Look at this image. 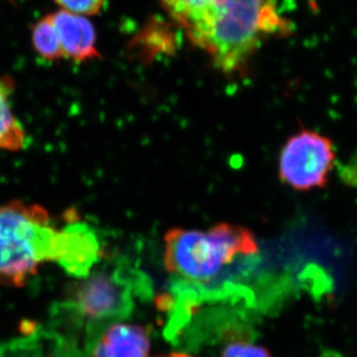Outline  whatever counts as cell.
Segmentation results:
<instances>
[{
  "label": "cell",
  "instance_id": "cell-1",
  "mask_svg": "<svg viewBox=\"0 0 357 357\" xmlns=\"http://www.w3.org/2000/svg\"><path fill=\"white\" fill-rule=\"evenodd\" d=\"M100 253V241L86 223L59 226L36 204L0 205V284L24 286L45 264L86 278Z\"/></svg>",
  "mask_w": 357,
  "mask_h": 357
},
{
  "label": "cell",
  "instance_id": "cell-2",
  "mask_svg": "<svg viewBox=\"0 0 357 357\" xmlns=\"http://www.w3.org/2000/svg\"><path fill=\"white\" fill-rule=\"evenodd\" d=\"M221 73H244L267 38L288 29L274 0H160Z\"/></svg>",
  "mask_w": 357,
  "mask_h": 357
},
{
  "label": "cell",
  "instance_id": "cell-3",
  "mask_svg": "<svg viewBox=\"0 0 357 357\" xmlns=\"http://www.w3.org/2000/svg\"><path fill=\"white\" fill-rule=\"evenodd\" d=\"M259 251L245 227L218 223L207 230L172 228L165 235L163 261L169 273L196 282H209L238 257Z\"/></svg>",
  "mask_w": 357,
  "mask_h": 357
},
{
  "label": "cell",
  "instance_id": "cell-4",
  "mask_svg": "<svg viewBox=\"0 0 357 357\" xmlns=\"http://www.w3.org/2000/svg\"><path fill=\"white\" fill-rule=\"evenodd\" d=\"M335 149L326 135L301 130L283 145L279 155V177L296 191H310L326 186L333 170Z\"/></svg>",
  "mask_w": 357,
  "mask_h": 357
},
{
  "label": "cell",
  "instance_id": "cell-5",
  "mask_svg": "<svg viewBox=\"0 0 357 357\" xmlns=\"http://www.w3.org/2000/svg\"><path fill=\"white\" fill-rule=\"evenodd\" d=\"M126 284L121 282L119 272L112 274H88L77 287L73 305L81 316L91 320H105L124 316L131 305Z\"/></svg>",
  "mask_w": 357,
  "mask_h": 357
},
{
  "label": "cell",
  "instance_id": "cell-6",
  "mask_svg": "<svg viewBox=\"0 0 357 357\" xmlns=\"http://www.w3.org/2000/svg\"><path fill=\"white\" fill-rule=\"evenodd\" d=\"M50 17L65 58L84 61L100 57L96 49V33L87 17L64 10L50 14Z\"/></svg>",
  "mask_w": 357,
  "mask_h": 357
},
{
  "label": "cell",
  "instance_id": "cell-7",
  "mask_svg": "<svg viewBox=\"0 0 357 357\" xmlns=\"http://www.w3.org/2000/svg\"><path fill=\"white\" fill-rule=\"evenodd\" d=\"M151 340L145 328L133 324H114L102 334L94 357H149Z\"/></svg>",
  "mask_w": 357,
  "mask_h": 357
},
{
  "label": "cell",
  "instance_id": "cell-8",
  "mask_svg": "<svg viewBox=\"0 0 357 357\" xmlns=\"http://www.w3.org/2000/svg\"><path fill=\"white\" fill-rule=\"evenodd\" d=\"M10 82H0V149L17 152L24 149L26 133L12 112Z\"/></svg>",
  "mask_w": 357,
  "mask_h": 357
},
{
  "label": "cell",
  "instance_id": "cell-9",
  "mask_svg": "<svg viewBox=\"0 0 357 357\" xmlns=\"http://www.w3.org/2000/svg\"><path fill=\"white\" fill-rule=\"evenodd\" d=\"M31 40L34 49L40 57L47 61L64 59V52L61 49L57 31L50 15L42 17L36 22L31 31Z\"/></svg>",
  "mask_w": 357,
  "mask_h": 357
},
{
  "label": "cell",
  "instance_id": "cell-10",
  "mask_svg": "<svg viewBox=\"0 0 357 357\" xmlns=\"http://www.w3.org/2000/svg\"><path fill=\"white\" fill-rule=\"evenodd\" d=\"M61 7L79 15H95L102 10L105 0H54Z\"/></svg>",
  "mask_w": 357,
  "mask_h": 357
},
{
  "label": "cell",
  "instance_id": "cell-11",
  "mask_svg": "<svg viewBox=\"0 0 357 357\" xmlns=\"http://www.w3.org/2000/svg\"><path fill=\"white\" fill-rule=\"evenodd\" d=\"M222 357H272L266 348L260 347L249 342H233L228 344L222 353Z\"/></svg>",
  "mask_w": 357,
  "mask_h": 357
},
{
  "label": "cell",
  "instance_id": "cell-12",
  "mask_svg": "<svg viewBox=\"0 0 357 357\" xmlns=\"http://www.w3.org/2000/svg\"><path fill=\"white\" fill-rule=\"evenodd\" d=\"M156 357H193L191 355L183 354V353H172V354L168 355H161V356Z\"/></svg>",
  "mask_w": 357,
  "mask_h": 357
}]
</instances>
